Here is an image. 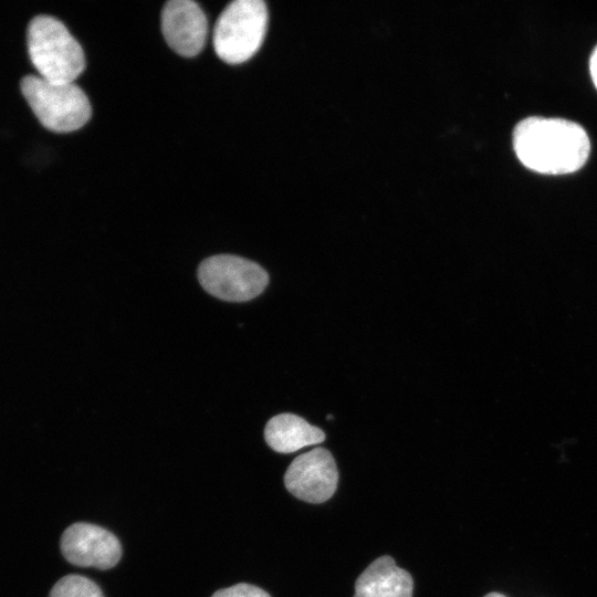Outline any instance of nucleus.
<instances>
[{
    "label": "nucleus",
    "mask_w": 597,
    "mask_h": 597,
    "mask_svg": "<svg viewBox=\"0 0 597 597\" xmlns=\"http://www.w3.org/2000/svg\"><path fill=\"white\" fill-rule=\"evenodd\" d=\"M411 575L398 567L392 557L375 559L355 582L354 597H412Z\"/></svg>",
    "instance_id": "1a4fd4ad"
},
{
    "label": "nucleus",
    "mask_w": 597,
    "mask_h": 597,
    "mask_svg": "<svg viewBox=\"0 0 597 597\" xmlns=\"http://www.w3.org/2000/svg\"><path fill=\"white\" fill-rule=\"evenodd\" d=\"M49 597H104V595L90 578L71 574L54 584Z\"/></svg>",
    "instance_id": "9b49d317"
},
{
    "label": "nucleus",
    "mask_w": 597,
    "mask_h": 597,
    "mask_svg": "<svg viewBox=\"0 0 597 597\" xmlns=\"http://www.w3.org/2000/svg\"><path fill=\"white\" fill-rule=\"evenodd\" d=\"M268 28V9L261 0H235L219 15L213 30L217 55L229 64L248 61L260 49Z\"/></svg>",
    "instance_id": "20e7f679"
},
{
    "label": "nucleus",
    "mask_w": 597,
    "mask_h": 597,
    "mask_svg": "<svg viewBox=\"0 0 597 597\" xmlns=\"http://www.w3.org/2000/svg\"><path fill=\"white\" fill-rule=\"evenodd\" d=\"M338 483V470L332 453L315 448L296 457L284 474L286 490L308 503H323L332 498Z\"/></svg>",
    "instance_id": "423d86ee"
},
{
    "label": "nucleus",
    "mask_w": 597,
    "mask_h": 597,
    "mask_svg": "<svg viewBox=\"0 0 597 597\" xmlns=\"http://www.w3.org/2000/svg\"><path fill=\"white\" fill-rule=\"evenodd\" d=\"M21 92L39 121L50 130L73 132L91 117V103L74 82H52L28 74L21 80Z\"/></svg>",
    "instance_id": "7ed1b4c3"
},
{
    "label": "nucleus",
    "mask_w": 597,
    "mask_h": 597,
    "mask_svg": "<svg viewBox=\"0 0 597 597\" xmlns=\"http://www.w3.org/2000/svg\"><path fill=\"white\" fill-rule=\"evenodd\" d=\"M211 597H271L269 593L258 586L240 583L228 588L217 590Z\"/></svg>",
    "instance_id": "f8f14e48"
},
{
    "label": "nucleus",
    "mask_w": 597,
    "mask_h": 597,
    "mask_svg": "<svg viewBox=\"0 0 597 597\" xmlns=\"http://www.w3.org/2000/svg\"><path fill=\"white\" fill-rule=\"evenodd\" d=\"M589 70H590L593 82L597 88V45L590 55Z\"/></svg>",
    "instance_id": "ddd939ff"
},
{
    "label": "nucleus",
    "mask_w": 597,
    "mask_h": 597,
    "mask_svg": "<svg viewBox=\"0 0 597 597\" xmlns=\"http://www.w3.org/2000/svg\"><path fill=\"white\" fill-rule=\"evenodd\" d=\"M161 31L168 45L179 55L191 57L203 48L207 18L191 0L168 1L161 11Z\"/></svg>",
    "instance_id": "6e6552de"
},
{
    "label": "nucleus",
    "mask_w": 597,
    "mask_h": 597,
    "mask_svg": "<svg viewBox=\"0 0 597 597\" xmlns=\"http://www.w3.org/2000/svg\"><path fill=\"white\" fill-rule=\"evenodd\" d=\"M198 280L209 294L218 298L245 302L263 292L269 275L253 261L232 254H219L200 263Z\"/></svg>",
    "instance_id": "39448f33"
},
{
    "label": "nucleus",
    "mask_w": 597,
    "mask_h": 597,
    "mask_svg": "<svg viewBox=\"0 0 597 597\" xmlns=\"http://www.w3.org/2000/svg\"><path fill=\"white\" fill-rule=\"evenodd\" d=\"M28 51L39 75L52 82H74L85 69L82 46L59 19L35 15L27 30Z\"/></svg>",
    "instance_id": "f03ea898"
},
{
    "label": "nucleus",
    "mask_w": 597,
    "mask_h": 597,
    "mask_svg": "<svg viewBox=\"0 0 597 597\" xmlns=\"http://www.w3.org/2000/svg\"><path fill=\"white\" fill-rule=\"evenodd\" d=\"M484 597H505V596L500 593H489Z\"/></svg>",
    "instance_id": "4468645a"
},
{
    "label": "nucleus",
    "mask_w": 597,
    "mask_h": 597,
    "mask_svg": "<svg viewBox=\"0 0 597 597\" xmlns=\"http://www.w3.org/2000/svg\"><path fill=\"white\" fill-rule=\"evenodd\" d=\"M264 439L270 448L280 453H291L325 440L318 427L293 413L271 418L264 428Z\"/></svg>",
    "instance_id": "9d476101"
},
{
    "label": "nucleus",
    "mask_w": 597,
    "mask_h": 597,
    "mask_svg": "<svg viewBox=\"0 0 597 597\" xmlns=\"http://www.w3.org/2000/svg\"><path fill=\"white\" fill-rule=\"evenodd\" d=\"M61 551L65 559L76 566L108 569L122 557L119 540L95 524L80 522L62 534Z\"/></svg>",
    "instance_id": "0eeeda50"
},
{
    "label": "nucleus",
    "mask_w": 597,
    "mask_h": 597,
    "mask_svg": "<svg viewBox=\"0 0 597 597\" xmlns=\"http://www.w3.org/2000/svg\"><path fill=\"white\" fill-rule=\"evenodd\" d=\"M513 148L526 168L540 174L565 175L586 164L590 142L586 130L574 122L532 116L515 126Z\"/></svg>",
    "instance_id": "f257e3e1"
}]
</instances>
